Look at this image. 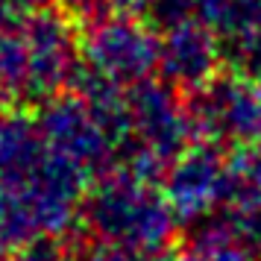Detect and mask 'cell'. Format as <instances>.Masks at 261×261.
<instances>
[{
	"instance_id": "cell-1",
	"label": "cell",
	"mask_w": 261,
	"mask_h": 261,
	"mask_svg": "<svg viewBox=\"0 0 261 261\" xmlns=\"http://www.w3.org/2000/svg\"><path fill=\"white\" fill-rule=\"evenodd\" d=\"M80 217L85 232L132 252H165L179 223L159 185L120 170H109L88 185Z\"/></svg>"
},
{
	"instance_id": "cell-2",
	"label": "cell",
	"mask_w": 261,
	"mask_h": 261,
	"mask_svg": "<svg viewBox=\"0 0 261 261\" xmlns=\"http://www.w3.org/2000/svg\"><path fill=\"white\" fill-rule=\"evenodd\" d=\"M194 135L217 147L261 141V80L249 73H214L185 100Z\"/></svg>"
},
{
	"instance_id": "cell-3",
	"label": "cell",
	"mask_w": 261,
	"mask_h": 261,
	"mask_svg": "<svg viewBox=\"0 0 261 261\" xmlns=\"http://www.w3.org/2000/svg\"><path fill=\"white\" fill-rule=\"evenodd\" d=\"M80 56L126 88L159 68V30L138 15L109 9L80 27Z\"/></svg>"
},
{
	"instance_id": "cell-4",
	"label": "cell",
	"mask_w": 261,
	"mask_h": 261,
	"mask_svg": "<svg viewBox=\"0 0 261 261\" xmlns=\"http://www.w3.org/2000/svg\"><path fill=\"white\" fill-rule=\"evenodd\" d=\"M36 123L53 153L71 159L91 176V182L106 176L115 167L112 144L97 126L91 109L73 91H56L36 103Z\"/></svg>"
},
{
	"instance_id": "cell-5",
	"label": "cell",
	"mask_w": 261,
	"mask_h": 261,
	"mask_svg": "<svg viewBox=\"0 0 261 261\" xmlns=\"http://www.w3.org/2000/svg\"><path fill=\"white\" fill-rule=\"evenodd\" d=\"M30 56V103L65 88L71 65L80 56V24L62 3L38 6L21 21Z\"/></svg>"
},
{
	"instance_id": "cell-6",
	"label": "cell",
	"mask_w": 261,
	"mask_h": 261,
	"mask_svg": "<svg viewBox=\"0 0 261 261\" xmlns=\"http://www.w3.org/2000/svg\"><path fill=\"white\" fill-rule=\"evenodd\" d=\"M126 109L132 120V135L150 147L167 165L188 147L194 135L188 103L165 80L144 76L138 83L126 85Z\"/></svg>"
},
{
	"instance_id": "cell-7",
	"label": "cell",
	"mask_w": 261,
	"mask_h": 261,
	"mask_svg": "<svg viewBox=\"0 0 261 261\" xmlns=\"http://www.w3.org/2000/svg\"><path fill=\"white\" fill-rule=\"evenodd\" d=\"M162 194L179 223H194L226 202V159L212 141L185 147L167 165Z\"/></svg>"
},
{
	"instance_id": "cell-8",
	"label": "cell",
	"mask_w": 261,
	"mask_h": 261,
	"mask_svg": "<svg viewBox=\"0 0 261 261\" xmlns=\"http://www.w3.org/2000/svg\"><path fill=\"white\" fill-rule=\"evenodd\" d=\"M220 38L205 21H185L159 33V68L162 80L176 91H197L217 73Z\"/></svg>"
},
{
	"instance_id": "cell-9",
	"label": "cell",
	"mask_w": 261,
	"mask_h": 261,
	"mask_svg": "<svg viewBox=\"0 0 261 261\" xmlns=\"http://www.w3.org/2000/svg\"><path fill=\"white\" fill-rule=\"evenodd\" d=\"M188 226V235L170 261H249L252 255L235 232L232 220L200 217Z\"/></svg>"
},
{
	"instance_id": "cell-10",
	"label": "cell",
	"mask_w": 261,
	"mask_h": 261,
	"mask_svg": "<svg viewBox=\"0 0 261 261\" xmlns=\"http://www.w3.org/2000/svg\"><path fill=\"white\" fill-rule=\"evenodd\" d=\"M30 103V56L21 24H0V109Z\"/></svg>"
},
{
	"instance_id": "cell-11",
	"label": "cell",
	"mask_w": 261,
	"mask_h": 261,
	"mask_svg": "<svg viewBox=\"0 0 261 261\" xmlns=\"http://www.w3.org/2000/svg\"><path fill=\"white\" fill-rule=\"evenodd\" d=\"M214 0H150L147 6V21L162 33L167 27L185 24V21H205L212 15Z\"/></svg>"
},
{
	"instance_id": "cell-12",
	"label": "cell",
	"mask_w": 261,
	"mask_h": 261,
	"mask_svg": "<svg viewBox=\"0 0 261 261\" xmlns=\"http://www.w3.org/2000/svg\"><path fill=\"white\" fill-rule=\"evenodd\" d=\"M6 261H68V235H41L30 238L24 247L6 255Z\"/></svg>"
},
{
	"instance_id": "cell-13",
	"label": "cell",
	"mask_w": 261,
	"mask_h": 261,
	"mask_svg": "<svg viewBox=\"0 0 261 261\" xmlns=\"http://www.w3.org/2000/svg\"><path fill=\"white\" fill-rule=\"evenodd\" d=\"M229 220L235 226V232L241 235L244 247L249 252L261 255V200L247 202V205H235V214Z\"/></svg>"
},
{
	"instance_id": "cell-14",
	"label": "cell",
	"mask_w": 261,
	"mask_h": 261,
	"mask_svg": "<svg viewBox=\"0 0 261 261\" xmlns=\"http://www.w3.org/2000/svg\"><path fill=\"white\" fill-rule=\"evenodd\" d=\"M103 3L112 12H129V15H144L147 6H150V0H103Z\"/></svg>"
}]
</instances>
